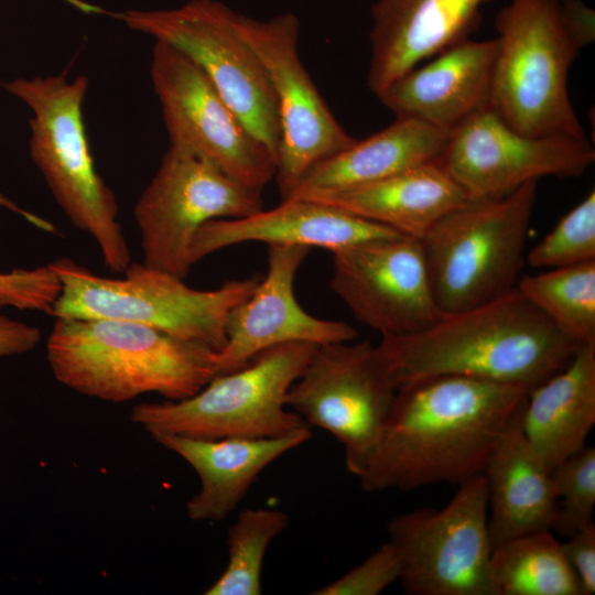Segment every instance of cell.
<instances>
[{
  "label": "cell",
  "instance_id": "cell-12",
  "mask_svg": "<svg viewBox=\"0 0 595 595\" xmlns=\"http://www.w3.org/2000/svg\"><path fill=\"white\" fill-rule=\"evenodd\" d=\"M396 392L370 342L332 343L316 346L286 405L343 444L346 467L357 477L378 445Z\"/></svg>",
  "mask_w": 595,
  "mask_h": 595
},
{
  "label": "cell",
  "instance_id": "cell-15",
  "mask_svg": "<svg viewBox=\"0 0 595 595\" xmlns=\"http://www.w3.org/2000/svg\"><path fill=\"white\" fill-rule=\"evenodd\" d=\"M595 161L587 138L529 137L508 126L490 106L450 132L437 163L468 199L497 197L542 176L577 177Z\"/></svg>",
  "mask_w": 595,
  "mask_h": 595
},
{
  "label": "cell",
  "instance_id": "cell-10",
  "mask_svg": "<svg viewBox=\"0 0 595 595\" xmlns=\"http://www.w3.org/2000/svg\"><path fill=\"white\" fill-rule=\"evenodd\" d=\"M458 485L442 509H414L388 523L407 594L493 595L487 480L480 473Z\"/></svg>",
  "mask_w": 595,
  "mask_h": 595
},
{
  "label": "cell",
  "instance_id": "cell-21",
  "mask_svg": "<svg viewBox=\"0 0 595 595\" xmlns=\"http://www.w3.org/2000/svg\"><path fill=\"white\" fill-rule=\"evenodd\" d=\"M311 435L310 426H304L277 437L207 440L158 434L152 439L198 475L201 487L186 504L187 517L193 521H223L267 466L307 442Z\"/></svg>",
  "mask_w": 595,
  "mask_h": 595
},
{
  "label": "cell",
  "instance_id": "cell-18",
  "mask_svg": "<svg viewBox=\"0 0 595 595\" xmlns=\"http://www.w3.org/2000/svg\"><path fill=\"white\" fill-rule=\"evenodd\" d=\"M496 39H465L392 82L379 100L396 116L452 132L489 106Z\"/></svg>",
  "mask_w": 595,
  "mask_h": 595
},
{
  "label": "cell",
  "instance_id": "cell-17",
  "mask_svg": "<svg viewBox=\"0 0 595 595\" xmlns=\"http://www.w3.org/2000/svg\"><path fill=\"white\" fill-rule=\"evenodd\" d=\"M310 250L305 246H269L266 275L228 316L226 343L215 353L216 376L240 369L259 353L278 345H324L358 337L347 322L315 317L296 301L295 277Z\"/></svg>",
  "mask_w": 595,
  "mask_h": 595
},
{
  "label": "cell",
  "instance_id": "cell-5",
  "mask_svg": "<svg viewBox=\"0 0 595 595\" xmlns=\"http://www.w3.org/2000/svg\"><path fill=\"white\" fill-rule=\"evenodd\" d=\"M495 26L490 108L529 137L586 138L567 89L569 71L583 47L565 22L562 1L510 0Z\"/></svg>",
  "mask_w": 595,
  "mask_h": 595
},
{
  "label": "cell",
  "instance_id": "cell-36",
  "mask_svg": "<svg viewBox=\"0 0 595 595\" xmlns=\"http://www.w3.org/2000/svg\"><path fill=\"white\" fill-rule=\"evenodd\" d=\"M0 206L21 215L24 219H26L30 224H32L40 230L50 234L55 232V226L50 220H46L26 209L21 208L10 198L6 197L2 193H0Z\"/></svg>",
  "mask_w": 595,
  "mask_h": 595
},
{
  "label": "cell",
  "instance_id": "cell-34",
  "mask_svg": "<svg viewBox=\"0 0 595 595\" xmlns=\"http://www.w3.org/2000/svg\"><path fill=\"white\" fill-rule=\"evenodd\" d=\"M41 337L36 326L0 315V357L26 354L37 346Z\"/></svg>",
  "mask_w": 595,
  "mask_h": 595
},
{
  "label": "cell",
  "instance_id": "cell-11",
  "mask_svg": "<svg viewBox=\"0 0 595 595\" xmlns=\"http://www.w3.org/2000/svg\"><path fill=\"white\" fill-rule=\"evenodd\" d=\"M261 192L170 145L133 207L142 262L185 279L193 267L190 250L198 229L214 219L257 213L263 208Z\"/></svg>",
  "mask_w": 595,
  "mask_h": 595
},
{
  "label": "cell",
  "instance_id": "cell-26",
  "mask_svg": "<svg viewBox=\"0 0 595 595\" xmlns=\"http://www.w3.org/2000/svg\"><path fill=\"white\" fill-rule=\"evenodd\" d=\"M493 595H581V588L551 530L515 537L491 550Z\"/></svg>",
  "mask_w": 595,
  "mask_h": 595
},
{
  "label": "cell",
  "instance_id": "cell-35",
  "mask_svg": "<svg viewBox=\"0 0 595 595\" xmlns=\"http://www.w3.org/2000/svg\"><path fill=\"white\" fill-rule=\"evenodd\" d=\"M565 22L584 48L595 39V12L582 0H561Z\"/></svg>",
  "mask_w": 595,
  "mask_h": 595
},
{
  "label": "cell",
  "instance_id": "cell-33",
  "mask_svg": "<svg viewBox=\"0 0 595 595\" xmlns=\"http://www.w3.org/2000/svg\"><path fill=\"white\" fill-rule=\"evenodd\" d=\"M563 554L577 577L581 595L595 593V526L592 524L561 543Z\"/></svg>",
  "mask_w": 595,
  "mask_h": 595
},
{
  "label": "cell",
  "instance_id": "cell-31",
  "mask_svg": "<svg viewBox=\"0 0 595 595\" xmlns=\"http://www.w3.org/2000/svg\"><path fill=\"white\" fill-rule=\"evenodd\" d=\"M60 293L61 281L50 263L0 272V309L14 307L53 315Z\"/></svg>",
  "mask_w": 595,
  "mask_h": 595
},
{
  "label": "cell",
  "instance_id": "cell-24",
  "mask_svg": "<svg viewBox=\"0 0 595 595\" xmlns=\"http://www.w3.org/2000/svg\"><path fill=\"white\" fill-rule=\"evenodd\" d=\"M595 423V344L583 345L572 360L528 393L523 435L552 472L585 446Z\"/></svg>",
  "mask_w": 595,
  "mask_h": 595
},
{
  "label": "cell",
  "instance_id": "cell-8",
  "mask_svg": "<svg viewBox=\"0 0 595 595\" xmlns=\"http://www.w3.org/2000/svg\"><path fill=\"white\" fill-rule=\"evenodd\" d=\"M317 345L286 343L256 355L245 367L215 376L186 399L134 405L130 420L152 435L194 439L277 437L309 426L286 397Z\"/></svg>",
  "mask_w": 595,
  "mask_h": 595
},
{
  "label": "cell",
  "instance_id": "cell-19",
  "mask_svg": "<svg viewBox=\"0 0 595 595\" xmlns=\"http://www.w3.org/2000/svg\"><path fill=\"white\" fill-rule=\"evenodd\" d=\"M491 0H377L367 85L377 97L397 78L468 39Z\"/></svg>",
  "mask_w": 595,
  "mask_h": 595
},
{
  "label": "cell",
  "instance_id": "cell-7",
  "mask_svg": "<svg viewBox=\"0 0 595 595\" xmlns=\"http://www.w3.org/2000/svg\"><path fill=\"white\" fill-rule=\"evenodd\" d=\"M537 186L530 181L501 196L467 199L419 239L443 314L477 306L517 286Z\"/></svg>",
  "mask_w": 595,
  "mask_h": 595
},
{
  "label": "cell",
  "instance_id": "cell-6",
  "mask_svg": "<svg viewBox=\"0 0 595 595\" xmlns=\"http://www.w3.org/2000/svg\"><path fill=\"white\" fill-rule=\"evenodd\" d=\"M50 266L61 281L52 316L139 323L216 351L226 343L230 312L261 279H232L213 290H197L144 262H131L122 278L99 275L69 258Z\"/></svg>",
  "mask_w": 595,
  "mask_h": 595
},
{
  "label": "cell",
  "instance_id": "cell-3",
  "mask_svg": "<svg viewBox=\"0 0 595 595\" xmlns=\"http://www.w3.org/2000/svg\"><path fill=\"white\" fill-rule=\"evenodd\" d=\"M45 348L60 383L113 403L186 399L216 376L209 346L128 321L55 317Z\"/></svg>",
  "mask_w": 595,
  "mask_h": 595
},
{
  "label": "cell",
  "instance_id": "cell-32",
  "mask_svg": "<svg viewBox=\"0 0 595 595\" xmlns=\"http://www.w3.org/2000/svg\"><path fill=\"white\" fill-rule=\"evenodd\" d=\"M402 562L388 541L340 577L315 589L314 595H377L400 580Z\"/></svg>",
  "mask_w": 595,
  "mask_h": 595
},
{
  "label": "cell",
  "instance_id": "cell-20",
  "mask_svg": "<svg viewBox=\"0 0 595 595\" xmlns=\"http://www.w3.org/2000/svg\"><path fill=\"white\" fill-rule=\"evenodd\" d=\"M399 235L391 228L322 202L284 198L273 208H262L246 217L207 221L196 232L190 257L194 266L218 250L249 241L318 247L335 252Z\"/></svg>",
  "mask_w": 595,
  "mask_h": 595
},
{
  "label": "cell",
  "instance_id": "cell-16",
  "mask_svg": "<svg viewBox=\"0 0 595 595\" xmlns=\"http://www.w3.org/2000/svg\"><path fill=\"white\" fill-rule=\"evenodd\" d=\"M332 257V290L358 322L381 337L414 334L443 315L418 239H374Z\"/></svg>",
  "mask_w": 595,
  "mask_h": 595
},
{
  "label": "cell",
  "instance_id": "cell-2",
  "mask_svg": "<svg viewBox=\"0 0 595 595\" xmlns=\"http://www.w3.org/2000/svg\"><path fill=\"white\" fill-rule=\"evenodd\" d=\"M582 346L515 288L443 314L414 334L381 337L376 350L396 390L431 377L462 376L530 391L564 368Z\"/></svg>",
  "mask_w": 595,
  "mask_h": 595
},
{
  "label": "cell",
  "instance_id": "cell-13",
  "mask_svg": "<svg viewBox=\"0 0 595 595\" xmlns=\"http://www.w3.org/2000/svg\"><path fill=\"white\" fill-rule=\"evenodd\" d=\"M234 22L261 62L275 99L280 141L274 177L283 199L311 169L356 138L336 120L304 67L295 14L258 20L235 12Z\"/></svg>",
  "mask_w": 595,
  "mask_h": 595
},
{
  "label": "cell",
  "instance_id": "cell-9",
  "mask_svg": "<svg viewBox=\"0 0 595 595\" xmlns=\"http://www.w3.org/2000/svg\"><path fill=\"white\" fill-rule=\"evenodd\" d=\"M235 12L217 0H191L169 10H128L117 18L186 54L277 161L275 99L261 62L236 30Z\"/></svg>",
  "mask_w": 595,
  "mask_h": 595
},
{
  "label": "cell",
  "instance_id": "cell-30",
  "mask_svg": "<svg viewBox=\"0 0 595 595\" xmlns=\"http://www.w3.org/2000/svg\"><path fill=\"white\" fill-rule=\"evenodd\" d=\"M551 477L559 499L552 531L567 538L594 524L595 448L585 445L560 463Z\"/></svg>",
  "mask_w": 595,
  "mask_h": 595
},
{
  "label": "cell",
  "instance_id": "cell-27",
  "mask_svg": "<svg viewBox=\"0 0 595 595\" xmlns=\"http://www.w3.org/2000/svg\"><path fill=\"white\" fill-rule=\"evenodd\" d=\"M516 288L566 337L595 344V260L520 277Z\"/></svg>",
  "mask_w": 595,
  "mask_h": 595
},
{
  "label": "cell",
  "instance_id": "cell-22",
  "mask_svg": "<svg viewBox=\"0 0 595 595\" xmlns=\"http://www.w3.org/2000/svg\"><path fill=\"white\" fill-rule=\"evenodd\" d=\"M524 403L508 423L482 470L488 485L493 548L526 533L552 531L559 509L551 472L532 452L522 432Z\"/></svg>",
  "mask_w": 595,
  "mask_h": 595
},
{
  "label": "cell",
  "instance_id": "cell-23",
  "mask_svg": "<svg viewBox=\"0 0 595 595\" xmlns=\"http://www.w3.org/2000/svg\"><path fill=\"white\" fill-rule=\"evenodd\" d=\"M448 136L420 120L396 116L386 128L363 140L356 139L316 164L286 198H314L437 162Z\"/></svg>",
  "mask_w": 595,
  "mask_h": 595
},
{
  "label": "cell",
  "instance_id": "cell-1",
  "mask_svg": "<svg viewBox=\"0 0 595 595\" xmlns=\"http://www.w3.org/2000/svg\"><path fill=\"white\" fill-rule=\"evenodd\" d=\"M529 390L437 376L397 390L378 445L357 476L368 493L412 490L480 474Z\"/></svg>",
  "mask_w": 595,
  "mask_h": 595
},
{
  "label": "cell",
  "instance_id": "cell-28",
  "mask_svg": "<svg viewBox=\"0 0 595 595\" xmlns=\"http://www.w3.org/2000/svg\"><path fill=\"white\" fill-rule=\"evenodd\" d=\"M289 526L279 509L247 508L228 528V563L205 595H260L263 559L271 541Z\"/></svg>",
  "mask_w": 595,
  "mask_h": 595
},
{
  "label": "cell",
  "instance_id": "cell-4",
  "mask_svg": "<svg viewBox=\"0 0 595 595\" xmlns=\"http://www.w3.org/2000/svg\"><path fill=\"white\" fill-rule=\"evenodd\" d=\"M3 88L32 111L30 156L55 202L96 242L105 266L122 273L131 261L115 194L96 170L84 120L88 78H15Z\"/></svg>",
  "mask_w": 595,
  "mask_h": 595
},
{
  "label": "cell",
  "instance_id": "cell-25",
  "mask_svg": "<svg viewBox=\"0 0 595 595\" xmlns=\"http://www.w3.org/2000/svg\"><path fill=\"white\" fill-rule=\"evenodd\" d=\"M306 199L338 207L419 240L441 217L468 198L445 170L432 162L366 185Z\"/></svg>",
  "mask_w": 595,
  "mask_h": 595
},
{
  "label": "cell",
  "instance_id": "cell-29",
  "mask_svg": "<svg viewBox=\"0 0 595 595\" xmlns=\"http://www.w3.org/2000/svg\"><path fill=\"white\" fill-rule=\"evenodd\" d=\"M595 260V192L567 212L528 253L534 269H553Z\"/></svg>",
  "mask_w": 595,
  "mask_h": 595
},
{
  "label": "cell",
  "instance_id": "cell-14",
  "mask_svg": "<svg viewBox=\"0 0 595 595\" xmlns=\"http://www.w3.org/2000/svg\"><path fill=\"white\" fill-rule=\"evenodd\" d=\"M150 76L170 145L209 161L259 191L274 177L275 161L270 151L186 54L155 41Z\"/></svg>",
  "mask_w": 595,
  "mask_h": 595
}]
</instances>
